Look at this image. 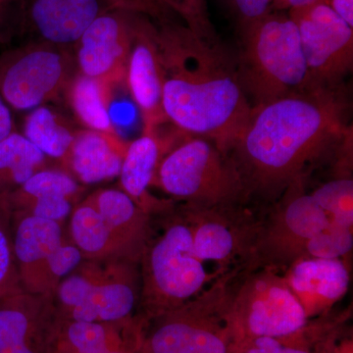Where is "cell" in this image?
<instances>
[{"label": "cell", "instance_id": "obj_1", "mask_svg": "<svg viewBox=\"0 0 353 353\" xmlns=\"http://www.w3.org/2000/svg\"><path fill=\"white\" fill-rule=\"evenodd\" d=\"M341 90H310L253 106L228 152L248 201L274 203L311 164L336 148L352 126Z\"/></svg>", "mask_w": 353, "mask_h": 353}, {"label": "cell", "instance_id": "obj_2", "mask_svg": "<svg viewBox=\"0 0 353 353\" xmlns=\"http://www.w3.org/2000/svg\"><path fill=\"white\" fill-rule=\"evenodd\" d=\"M155 24L169 124L183 134L211 139L228 154L252 108L236 60L222 41L201 38L182 21Z\"/></svg>", "mask_w": 353, "mask_h": 353}, {"label": "cell", "instance_id": "obj_3", "mask_svg": "<svg viewBox=\"0 0 353 353\" xmlns=\"http://www.w3.org/2000/svg\"><path fill=\"white\" fill-rule=\"evenodd\" d=\"M159 216L139 259L141 297L138 315L145 323L194 299L208 287L211 278L196 256L189 220L182 208Z\"/></svg>", "mask_w": 353, "mask_h": 353}, {"label": "cell", "instance_id": "obj_4", "mask_svg": "<svg viewBox=\"0 0 353 353\" xmlns=\"http://www.w3.org/2000/svg\"><path fill=\"white\" fill-rule=\"evenodd\" d=\"M240 39L236 67L252 108L309 90L299 31L289 14L271 11Z\"/></svg>", "mask_w": 353, "mask_h": 353}, {"label": "cell", "instance_id": "obj_5", "mask_svg": "<svg viewBox=\"0 0 353 353\" xmlns=\"http://www.w3.org/2000/svg\"><path fill=\"white\" fill-rule=\"evenodd\" d=\"M171 201L201 208L248 203L233 160L211 139L183 134L158 164L152 187Z\"/></svg>", "mask_w": 353, "mask_h": 353}, {"label": "cell", "instance_id": "obj_6", "mask_svg": "<svg viewBox=\"0 0 353 353\" xmlns=\"http://www.w3.org/2000/svg\"><path fill=\"white\" fill-rule=\"evenodd\" d=\"M139 297L138 262L85 259L58 284L51 303L61 319L117 322L136 316Z\"/></svg>", "mask_w": 353, "mask_h": 353}, {"label": "cell", "instance_id": "obj_7", "mask_svg": "<svg viewBox=\"0 0 353 353\" xmlns=\"http://www.w3.org/2000/svg\"><path fill=\"white\" fill-rule=\"evenodd\" d=\"M225 272L180 307L146 323L145 353H230L234 343L228 321L236 271Z\"/></svg>", "mask_w": 353, "mask_h": 353}, {"label": "cell", "instance_id": "obj_8", "mask_svg": "<svg viewBox=\"0 0 353 353\" xmlns=\"http://www.w3.org/2000/svg\"><path fill=\"white\" fill-rule=\"evenodd\" d=\"M234 341L289 336L309 320L276 267L250 265L234 275L228 309Z\"/></svg>", "mask_w": 353, "mask_h": 353}, {"label": "cell", "instance_id": "obj_9", "mask_svg": "<svg viewBox=\"0 0 353 353\" xmlns=\"http://www.w3.org/2000/svg\"><path fill=\"white\" fill-rule=\"evenodd\" d=\"M77 73L73 48L29 39L0 54V95L9 108L31 111L64 97Z\"/></svg>", "mask_w": 353, "mask_h": 353}, {"label": "cell", "instance_id": "obj_10", "mask_svg": "<svg viewBox=\"0 0 353 353\" xmlns=\"http://www.w3.org/2000/svg\"><path fill=\"white\" fill-rule=\"evenodd\" d=\"M248 203L201 208L181 206L192 232L194 253L202 262H215L217 273L254 265L264 218Z\"/></svg>", "mask_w": 353, "mask_h": 353}, {"label": "cell", "instance_id": "obj_11", "mask_svg": "<svg viewBox=\"0 0 353 353\" xmlns=\"http://www.w3.org/2000/svg\"><path fill=\"white\" fill-rule=\"evenodd\" d=\"M299 31L310 90H341L353 67V28L324 0L289 10Z\"/></svg>", "mask_w": 353, "mask_h": 353}, {"label": "cell", "instance_id": "obj_12", "mask_svg": "<svg viewBox=\"0 0 353 353\" xmlns=\"http://www.w3.org/2000/svg\"><path fill=\"white\" fill-rule=\"evenodd\" d=\"M304 183L305 179L290 183L264 218L255 264L279 269L303 259L309 239L333 223Z\"/></svg>", "mask_w": 353, "mask_h": 353}, {"label": "cell", "instance_id": "obj_13", "mask_svg": "<svg viewBox=\"0 0 353 353\" xmlns=\"http://www.w3.org/2000/svg\"><path fill=\"white\" fill-rule=\"evenodd\" d=\"M132 16L109 9L90 25L73 46L79 73L112 88L126 85Z\"/></svg>", "mask_w": 353, "mask_h": 353}, {"label": "cell", "instance_id": "obj_14", "mask_svg": "<svg viewBox=\"0 0 353 353\" xmlns=\"http://www.w3.org/2000/svg\"><path fill=\"white\" fill-rule=\"evenodd\" d=\"M163 68L154 21L132 13V41L126 88L143 119V132H157L169 124L163 110Z\"/></svg>", "mask_w": 353, "mask_h": 353}, {"label": "cell", "instance_id": "obj_15", "mask_svg": "<svg viewBox=\"0 0 353 353\" xmlns=\"http://www.w3.org/2000/svg\"><path fill=\"white\" fill-rule=\"evenodd\" d=\"M109 9L104 0H19L18 36L73 48Z\"/></svg>", "mask_w": 353, "mask_h": 353}, {"label": "cell", "instance_id": "obj_16", "mask_svg": "<svg viewBox=\"0 0 353 353\" xmlns=\"http://www.w3.org/2000/svg\"><path fill=\"white\" fill-rule=\"evenodd\" d=\"M146 323L137 314L117 322H85L53 316L50 352H143Z\"/></svg>", "mask_w": 353, "mask_h": 353}, {"label": "cell", "instance_id": "obj_17", "mask_svg": "<svg viewBox=\"0 0 353 353\" xmlns=\"http://www.w3.org/2000/svg\"><path fill=\"white\" fill-rule=\"evenodd\" d=\"M285 268V282L308 320L328 315L347 294L350 273L345 259H299Z\"/></svg>", "mask_w": 353, "mask_h": 353}, {"label": "cell", "instance_id": "obj_18", "mask_svg": "<svg viewBox=\"0 0 353 353\" xmlns=\"http://www.w3.org/2000/svg\"><path fill=\"white\" fill-rule=\"evenodd\" d=\"M143 132L141 137L128 143L119 176L121 190L148 214H162L175 208L171 199H160L150 192L158 164L165 153L183 136L174 130L169 134Z\"/></svg>", "mask_w": 353, "mask_h": 353}, {"label": "cell", "instance_id": "obj_19", "mask_svg": "<svg viewBox=\"0 0 353 353\" xmlns=\"http://www.w3.org/2000/svg\"><path fill=\"white\" fill-rule=\"evenodd\" d=\"M83 190V185L68 172L48 167L34 174L6 199L12 213L64 223Z\"/></svg>", "mask_w": 353, "mask_h": 353}, {"label": "cell", "instance_id": "obj_20", "mask_svg": "<svg viewBox=\"0 0 353 353\" xmlns=\"http://www.w3.org/2000/svg\"><path fill=\"white\" fill-rule=\"evenodd\" d=\"M12 230L14 254L22 289L43 296L44 267L53 250L64 241L63 223L12 213Z\"/></svg>", "mask_w": 353, "mask_h": 353}, {"label": "cell", "instance_id": "obj_21", "mask_svg": "<svg viewBox=\"0 0 353 353\" xmlns=\"http://www.w3.org/2000/svg\"><path fill=\"white\" fill-rule=\"evenodd\" d=\"M128 143L117 132L81 128L60 168L83 187L112 180L119 176Z\"/></svg>", "mask_w": 353, "mask_h": 353}, {"label": "cell", "instance_id": "obj_22", "mask_svg": "<svg viewBox=\"0 0 353 353\" xmlns=\"http://www.w3.org/2000/svg\"><path fill=\"white\" fill-rule=\"evenodd\" d=\"M50 297L34 296L25 290L0 301V352L25 343L48 339L52 323Z\"/></svg>", "mask_w": 353, "mask_h": 353}, {"label": "cell", "instance_id": "obj_23", "mask_svg": "<svg viewBox=\"0 0 353 353\" xmlns=\"http://www.w3.org/2000/svg\"><path fill=\"white\" fill-rule=\"evenodd\" d=\"M88 197L131 259L139 263L152 234V216L121 189L97 190Z\"/></svg>", "mask_w": 353, "mask_h": 353}, {"label": "cell", "instance_id": "obj_24", "mask_svg": "<svg viewBox=\"0 0 353 353\" xmlns=\"http://www.w3.org/2000/svg\"><path fill=\"white\" fill-rule=\"evenodd\" d=\"M68 236L85 259L132 260L88 196L74 206L69 216Z\"/></svg>", "mask_w": 353, "mask_h": 353}, {"label": "cell", "instance_id": "obj_25", "mask_svg": "<svg viewBox=\"0 0 353 353\" xmlns=\"http://www.w3.org/2000/svg\"><path fill=\"white\" fill-rule=\"evenodd\" d=\"M327 316V315H326ZM316 318L289 336L243 338L234 341L230 353H324L331 334L341 321Z\"/></svg>", "mask_w": 353, "mask_h": 353}, {"label": "cell", "instance_id": "obj_26", "mask_svg": "<svg viewBox=\"0 0 353 353\" xmlns=\"http://www.w3.org/2000/svg\"><path fill=\"white\" fill-rule=\"evenodd\" d=\"M113 88L78 72L64 97L79 124L85 129L119 134L109 113Z\"/></svg>", "mask_w": 353, "mask_h": 353}, {"label": "cell", "instance_id": "obj_27", "mask_svg": "<svg viewBox=\"0 0 353 353\" xmlns=\"http://www.w3.org/2000/svg\"><path fill=\"white\" fill-rule=\"evenodd\" d=\"M50 160L24 134L11 132L0 141V197L6 199L37 172L50 167Z\"/></svg>", "mask_w": 353, "mask_h": 353}, {"label": "cell", "instance_id": "obj_28", "mask_svg": "<svg viewBox=\"0 0 353 353\" xmlns=\"http://www.w3.org/2000/svg\"><path fill=\"white\" fill-rule=\"evenodd\" d=\"M78 130L59 111L41 105L26 116L23 134L46 157L61 163L68 154Z\"/></svg>", "mask_w": 353, "mask_h": 353}, {"label": "cell", "instance_id": "obj_29", "mask_svg": "<svg viewBox=\"0 0 353 353\" xmlns=\"http://www.w3.org/2000/svg\"><path fill=\"white\" fill-rule=\"evenodd\" d=\"M317 203L334 224L353 227V181L352 176H336L312 192Z\"/></svg>", "mask_w": 353, "mask_h": 353}, {"label": "cell", "instance_id": "obj_30", "mask_svg": "<svg viewBox=\"0 0 353 353\" xmlns=\"http://www.w3.org/2000/svg\"><path fill=\"white\" fill-rule=\"evenodd\" d=\"M23 290L13 248L12 212L0 197V301Z\"/></svg>", "mask_w": 353, "mask_h": 353}, {"label": "cell", "instance_id": "obj_31", "mask_svg": "<svg viewBox=\"0 0 353 353\" xmlns=\"http://www.w3.org/2000/svg\"><path fill=\"white\" fill-rule=\"evenodd\" d=\"M85 260L83 253L69 238L53 250L44 267L43 276V296L50 297L58 284L73 273Z\"/></svg>", "mask_w": 353, "mask_h": 353}, {"label": "cell", "instance_id": "obj_32", "mask_svg": "<svg viewBox=\"0 0 353 353\" xmlns=\"http://www.w3.org/2000/svg\"><path fill=\"white\" fill-rule=\"evenodd\" d=\"M183 24L201 38L219 41L209 14L208 0H162Z\"/></svg>", "mask_w": 353, "mask_h": 353}, {"label": "cell", "instance_id": "obj_33", "mask_svg": "<svg viewBox=\"0 0 353 353\" xmlns=\"http://www.w3.org/2000/svg\"><path fill=\"white\" fill-rule=\"evenodd\" d=\"M234 21L239 34L271 12L273 0H220Z\"/></svg>", "mask_w": 353, "mask_h": 353}, {"label": "cell", "instance_id": "obj_34", "mask_svg": "<svg viewBox=\"0 0 353 353\" xmlns=\"http://www.w3.org/2000/svg\"><path fill=\"white\" fill-rule=\"evenodd\" d=\"M111 9L143 14L155 23L176 19V16L161 0H104Z\"/></svg>", "mask_w": 353, "mask_h": 353}, {"label": "cell", "instance_id": "obj_35", "mask_svg": "<svg viewBox=\"0 0 353 353\" xmlns=\"http://www.w3.org/2000/svg\"><path fill=\"white\" fill-rule=\"evenodd\" d=\"M19 0H0V44L10 43L18 37Z\"/></svg>", "mask_w": 353, "mask_h": 353}, {"label": "cell", "instance_id": "obj_36", "mask_svg": "<svg viewBox=\"0 0 353 353\" xmlns=\"http://www.w3.org/2000/svg\"><path fill=\"white\" fill-rule=\"evenodd\" d=\"M324 353H353V341L352 336H341L339 327L330 336Z\"/></svg>", "mask_w": 353, "mask_h": 353}, {"label": "cell", "instance_id": "obj_37", "mask_svg": "<svg viewBox=\"0 0 353 353\" xmlns=\"http://www.w3.org/2000/svg\"><path fill=\"white\" fill-rule=\"evenodd\" d=\"M16 131L11 109L0 95V141Z\"/></svg>", "mask_w": 353, "mask_h": 353}, {"label": "cell", "instance_id": "obj_38", "mask_svg": "<svg viewBox=\"0 0 353 353\" xmlns=\"http://www.w3.org/2000/svg\"><path fill=\"white\" fill-rule=\"evenodd\" d=\"M334 13L353 28V0H324Z\"/></svg>", "mask_w": 353, "mask_h": 353}, {"label": "cell", "instance_id": "obj_39", "mask_svg": "<svg viewBox=\"0 0 353 353\" xmlns=\"http://www.w3.org/2000/svg\"><path fill=\"white\" fill-rule=\"evenodd\" d=\"M0 353H50L48 339L37 343H25L2 350Z\"/></svg>", "mask_w": 353, "mask_h": 353}, {"label": "cell", "instance_id": "obj_40", "mask_svg": "<svg viewBox=\"0 0 353 353\" xmlns=\"http://www.w3.org/2000/svg\"><path fill=\"white\" fill-rule=\"evenodd\" d=\"M316 1H318V0H273L271 11L282 12L284 10L309 6V4L314 3Z\"/></svg>", "mask_w": 353, "mask_h": 353}, {"label": "cell", "instance_id": "obj_41", "mask_svg": "<svg viewBox=\"0 0 353 353\" xmlns=\"http://www.w3.org/2000/svg\"><path fill=\"white\" fill-rule=\"evenodd\" d=\"M161 1H162V0H161ZM162 2H163V1H162Z\"/></svg>", "mask_w": 353, "mask_h": 353}]
</instances>
